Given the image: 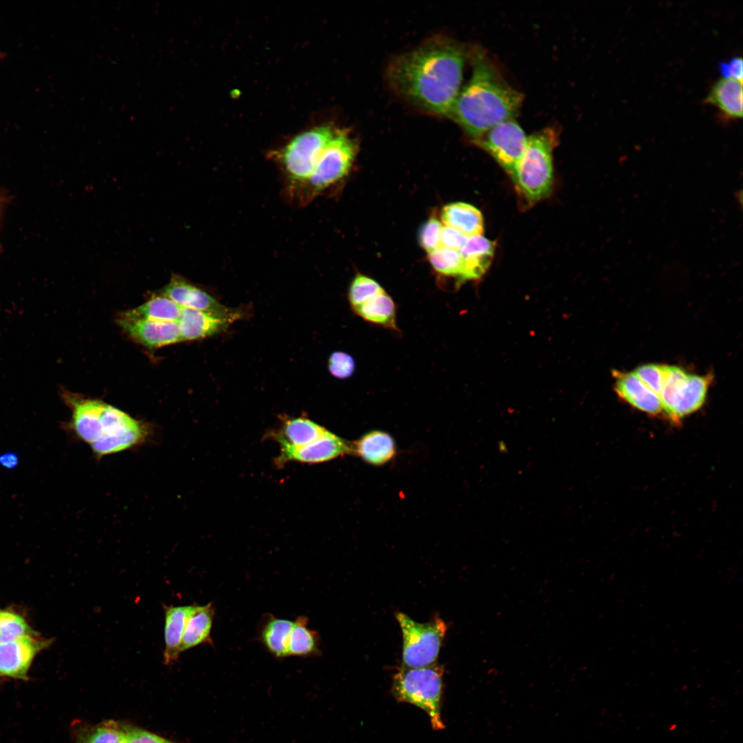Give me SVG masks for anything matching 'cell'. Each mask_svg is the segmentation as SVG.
<instances>
[{"mask_svg":"<svg viewBox=\"0 0 743 743\" xmlns=\"http://www.w3.org/2000/svg\"><path fill=\"white\" fill-rule=\"evenodd\" d=\"M466 53L451 39H433L396 56L387 78L402 98L429 113L449 116L461 89Z\"/></svg>","mask_w":743,"mask_h":743,"instance_id":"1","label":"cell"},{"mask_svg":"<svg viewBox=\"0 0 743 743\" xmlns=\"http://www.w3.org/2000/svg\"><path fill=\"white\" fill-rule=\"evenodd\" d=\"M522 101V94L510 86L478 50L473 54L471 78L460 89L449 118L475 140L494 126L514 119Z\"/></svg>","mask_w":743,"mask_h":743,"instance_id":"2","label":"cell"},{"mask_svg":"<svg viewBox=\"0 0 743 743\" xmlns=\"http://www.w3.org/2000/svg\"><path fill=\"white\" fill-rule=\"evenodd\" d=\"M65 396L72 411L69 429L98 458L142 446L151 436L147 423L111 405L96 399Z\"/></svg>","mask_w":743,"mask_h":743,"instance_id":"3","label":"cell"},{"mask_svg":"<svg viewBox=\"0 0 743 743\" xmlns=\"http://www.w3.org/2000/svg\"><path fill=\"white\" fill-rule=\"evenodd\" d=\"M559 142L554 128L528 136L524 154L511 176L517 191L528 205L546 197L553 183L552 152Z\"/></svg>","mask_w":743,"mask_h":743,"instance_id":"4","label":"cell"},{"mask_svg":"<svg viewBox=\"0 0 743 743\" xmlns=\"http://www.w3.org/2000/svg\"><path fill=\"white\" fill-rule=\"evenodd\" d=\"M356 146L346 131H336L308 180L287 195L292 202L305 206L343 179L349 173Z\"/></svg>","mask_w":743,"mask_h":743,"instance_id":"5","label":"cell"},{"mask_svg":"<svg viewBox=\"0 0 743 743\" xmlns=\"http://www.w3.org/2000/svg\"><path fill=\"white\" fill-rule=\"evenodd\" d=\"M336 131L330 126L315 127L297 135L272 154L283 176L286 195L308 180Z\"/></svg>","mask_w":743,"mask_h":743,"instance_id":"6","label":"cell"},{"mask_svg":"<svg viewBox=\"0 0 743 743\" xmlns=\"http://www.w3.org/2000/svg\"><path fill=\"white\" fill-rule=\"evenodd\" d=\"M442 676L443 669L436 664L417 668L402 667L392 685L396 699L424 711L435 730L444 728L441 716Z\"/></svg>","mask_w":743,"mask_h":743,"instance_id":"7","label":"cell"},{"mask_svg":"<svg viewBox=\"0 0 743 743\" xmlns=\"http://www.w3.org/2000/svg\"><path fill=\"white\" fill-rule=\"evenodd\" d=\"M713 380L711 374L698 375L685 369L665 365L660 402L663 413L677 424L704 404Z\"/></svg>","mask_w":743,"mask_h":743,"instance_id":"8","label":"cell"},{"mask_svg":"<svg viewBox=\"0 0 743 743\" xmlns=\"http://www.w3.org/2000/svg\"><path fill=\"white\" fill-rule=\"evenodd\" d=\"M402 634V666L422 667L435 664L446 625L440 618L420 623L402 612L396 615Z\"/></svg>","mask_w":743,"mask_h":743,"instance_id":"9","label":"cell"},{"mask_svg":"<svg viewBox=\"0 0 743 743\" xmlns=\"http://www.w3.org/2000/svg\"><path fill=\"white\" fill-rule=\"evenodd\" d=\"M527 138L514 119L501 122L473 140L511 177L525 151Z\"/></svg>","mask_w":743,"mask_h":743,"instance_id":"10","label":"cell"},{"mask_svg":"<svg viewBox=\"0 0 743 743\" xmlns=\"http://www.w3.org/2000/svg\"><path fill=\"white\" fill-rule=\"evenodd\" d=\"M279 445L281 449L276 464L280 466L290 462L321 463L352 453L351 442L330 431L323 437L303 446L296 447L283 443Z\"/></svg>","mask_w":743,"mask_h":743,"instance_id":"11","label":"cell"},{"mask_svg":"<svg viewBox=\"0 0 743 743\" xmlns=\"http://www.w3.org/2000/svg\"><path fill=\"white\" fill-rule=\"evenodd\" d=\"M49 643L36 636L0 643V676L27 680L34 658Z\"/></svg>","mask_w":743,"mask_h":743,"instance_id":"12","label":"cell"},{"mask_svg":"<svg viewBox=\"0 0 743 743\" xmlns=\"http://www.w3.org/2000/svg\"><path fill=\"white\" fill-rule=\"evenodd\" d=\"M162 294L182 308L239 316L237 310L224 306L208 293L179 275L171 277Z\"/></svg>","mask_w":743,"mask_h":743,"instance_id":"13","label":"cell"},{"mask_svg":"<svg viewBox=\"0 0 743 743\" xmlns=\"http://www.w3.org/2000/svg\"><path fill=\"white\" fill-rule=\"evenodd\" d=\"M239 316H225L182 307L177 321L182 341L204 338L225 330Z\"/></svg>","mask_w":743,"mask_h":743,"instance_id":"14","label":"cell"},{"mask_svg":"<svg viewBox=\"0 0 743 743\" xmlns=\"http://www.w3.org/2000/svg\"><path fill=\"white\" fill-rule=\"evenodd\" d=\"M119 325L131 337L149 347L182 341L177 322L131 320L121 317Z\"/></svg>","mask_w":743,"mask_h":743,"instance_id":"15","label":"cell"},{"mask_svg":"<svg viewBox=\"0 0 743 743\" xmlns=\"http://www.w3.org/2000/svg\"><path fill=\"white\" fill-rule=\"evenodd\" d=\"M614 389L624 401L651 415L663 413L658 396L648 388L634 372L614 371Z\"/></svg>","mask_w":743,"mask_h":743,"instance_id":"16","label":"cell"},{"mask_svg":"<svg viewBox=\"0 0 743 743\" xmlns=\"http://www.w3.org/2000/svg\"><path fill=\"white\" fill-rule=\"evenodd\" d=\"M494 250L493 243L482 235L469 237L460 250L463 263L460 281L480 278L492 262Z\"/></svg>","mask_w":743,"mask_h":743,"instance_id":"17","label":"cell"},{"mask_svg":"<svg viewBox=\"0 0 743 743\" xmlns=\"http://www.w3.org/2000/svg\"><path fill=\"white\" fill-rule=\"evenodd\" d=\"M351 446L352 453L375 466L389 462L396 452L394 438L389 433L378 430L365 433L358 440L351 442Z\"/></svg>","mask_w":743,"mask_h":743,"instance_id":"18","label":"cell"},{"mask_svg":"<svg viewBox=\"0 0 743 743\" xmlns=\"http://www.w3.org/2000/svg\"><path fill=\"white\" fill-rule=\"evenodd\" d=\"M704 102L715 107L726 120L741 118L742 83L723 77L713 84Z\"/></svg>","mask_w":743,"mask_h":743,"instance_id":"19","label":"cell"},{"mask_svg":"<svg viewBox=\"0 0 743 743\" xmlns=\"http://www.w3.org/2000/svg\"><path fill=\"white\" fill-rule=\"evenodd\" d=\"M193 605L163 606L165 616L164 662H175L180 654V646L184 629Z\"/></svg>","mask_w":743,"mask_h":743,"instance_id":"20","label":"cell"},{"mask_svg":"<svg viewBox=\"0 0 743 743\" xmlns=\"http://www.w3.org/2000/svg\"><path fill=\"white\" fill-rule=\"evenodd\" d=\"M328 430L315 422L302 417L286 419L277 431L269 435L278 444L300 447L323 437Z\"/></svg>","mask_w":743,"mask_h":743,"instance_id":"21","label":"cell"},{"mask_svg":"<svg viewBox=\"0 0 743 743\" xmlns=\"http://www.w3.org/2000/svg\"><path fill=\"white\" fill-rule=\"evenodd\" d=\"M442 222L453 228L466 237L482 235L484 219L480 210L464 202L451 203L444 206L441 212Z\"/></svg>","mask_w":743,"mask_h":743,"instance_id":"22","label":"cell"},{"mask_svg":"<svg viewBox=\"0 0 743 743\" xmlns=\"http://www.w3.org/2000/svg\"><path fill=\"white\" fill-rule=\"evenodd\" d=\"M215 615L211 603L194 605L189 616L182 643L180 652L204 643H211V632Z\"/></svg>","mask_w":743,"mask_h":743,"instance_id":"23","label":"cell"},{"mask_svg":"<svg viewBox=\"0 0 743 743\" xmlns=\"http://www.w3.org/2000/svg\"><path fill=\"white\" fill-rule=\"evenodd\" d=\"M353 310L369 323L398 330L396 305L385 290L369 298Z\"/></svg>","mask_w":743,"mask_h":743,"instance_id":"24","label":"cell"},{"mask_svg":"<svg viewBox=\"0 0 743 743\" xmlns=\"http://www.w3.org/2000/svg\"><path fill=\"white\" fill-rule=\"evenodd\" d=\"M181 312V306L162 294L153 297L139 307L126 312L122 317L131 320L177 322Z\"/></svg>","mask_w":743,"mask_h":743,"instance_id":"25","label":"cell"},{"mask_svg":"<svg viewBox=\"0 0 743 743\" xmlns=\"http://www.w3.org/2000/svg\"><path fill=\"white\" fill-rule=\"evenodd\" d=\"M294 622L271 616L261 632V640L266 648L278 658L288 656V648Z\"/></svg>","mask_w":743,"mask_h":743,"instance_id":"26","label":"cell"},{"mask_svg":"<svg viewBox=\"0 0 743 743\" xmlns=\"http://www.w3.org/2000/svg\"><path fill=\"white\" fill-rule=\"evenodd\" d=\"M318 650L316 634L308 627V620L299 616L294 621L290 633L288 656H309Z\"/></svg>","mask_w":743,"mask_h":743,"instance_id":"27","label":"cell"},{"mask_svg":"<svg viewBox=\"0 0 743 743\" xmlns=\"http://www.w3.org/2000/svg\"><path fill=\"white\" fill-rule=\"evenodd\" d=\"M125 726L107 721L78 732L74 743H125Z\"/></svg>","mask_w":743,"mask_h":743,"instance_id":"28","label":"cell"},{"mask_svg":"<svg viewBox=\"0 0 743 743\" xmlns=\"http://www.w3.org/2000/svg\"><path fill=\"white\" fill-rule=\"evenodd\" d=\"M429 261L440 275L455 277L460 281L463 263L460 251L440 246L429 252Z\"/></svg>","mask_w":743,"mask_h":743,"instance_id":"29","label":"cell"},{"mask_svg":"<svg viewBox=\"0 0 743 743\" xmlns=\"http://www.w3.org/2000/svg\"><path fill=\"white\" fill-rule=\"evenodd\" d=\"M36 636L25 619L18 614L0 610V643Z\"/></svg>","mask_w":743,"mask_h":743,"instance_id":"30","label":"cell"},{"mask_svg":"<svg viewBox=\"0 0 743 743\" xmlns=\"http://www.w3.org/2000/svg\"><path fill=\"white\" fill-rule=\"evenodd\" d=\"M383 291L384 289L374 279L363 274H357L349 286L348 300L353 310Z\"/></svg>","mask_w":743,"mask_h":743,"instance_id":"31","label":"cell"},{"mask_svg":"<svg viewBox=\"0 0 743 743\" xmlns=\"http://www.w3.org/2000/svg\"><path fill=\"white\" fill-rule=\"evenodd\" d=\"M665 365L646 364L637 367L634 373L660 398L665 376Z\"/></svg>","mask_w":743,"mask_h":743,"instance_id":"32","label":"cell"},{"mask_svg":"<svg viewBox=\"0 0 743 743\" xmlns=\"http://www.w3.org/2000/svg\"><path fill=\"white\" fill-rule=\"evenodd\" d=\"M328 369L335 378L346 379L354 373L355 362L349 354L343 352H334L330 356Z\"/></svg>","mask_w":743,"mask_h":743,"instance_id":"33","label":"cell"},{"mask_svg":"<svg viewBox=\"0 0 743 743\" xmlns=\"http://www.w3.org/2000/svg\"><path fill=\"white\" fill-rule=\"evenodd\" d=\"M442 228V224L436 218L429 219L422 226L419 242L428 253L440 246Z\"/></svg>","mask_w":743,"mask_h":743,"instance_id":"34","label":"cell"},{"mask_svg":"<svg viewBox=\"0 0 743 743\" xmlns=\"http://www.w3.org/2000/svg\"><path fill=\"white\" fill-rule=\"evenodd\" d=\"M125 743H175L143 729L127 726Z\"/></svg>","mask_w":743,"mask_h":743,"instance_id":"35","label":"cell"},{"mask_svg":"<svg viewBox=\"0 0 743 743\" xmlns=\"http://www.w3.org/2000/svg\"><path fill=\"white\" fill-rule=\"evenodd\" d=\"M468 237L460 231L444 226L442 228L440 237V246L460 251L464 245Z\"/></svg>","mask_w":743,"mask_h":743,"instance_id":"36","label":"cell"},{"mask_svg":"<svg viewBox=\"0 0 743 743\" xmlns=\"http://www.w3.org/2000/svg\"><path fill=\"white\" fill-rule=\"evenodd\" d=\"M743 65L741 57H734L729 62H722L719 66L720 72L724 78H731L742 83Z\"/></svg>","mask_w":743,"mask_h":743,"instance_id":"37","label":"cell"},{"mask_svg":"<svg viewBox=\"0 0 743 743\" xmlns=\"http://www.w3.org/2000/svg\"><path fill=\"white\" fill-rule=\"evenodd\" d=\"M17 457L12 453H6L0 457V464L6 468H12L17 463Z\"/></svg>","mask_w":743,"mask_h":743,"instance_id":"38","label":"cell"},{"mask_svg":"<svg viewBox=\"0 0 743 743\" xmlns=\"http://www.w3.org/2000/svg\"><path fill=\"white\" fill-rule=\"evenodd\" d=\"M2 56H3V54H2V53H1V52H0V58H1V57Z\"/></svg>","mask_w":743,"mask_h":743,"instance_id":"39","label":"cell"}]
</instances>
